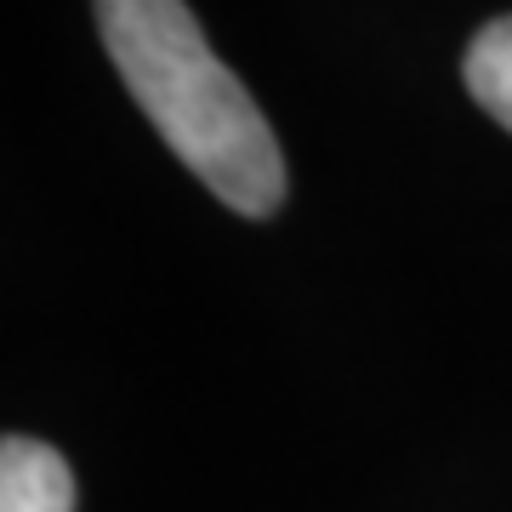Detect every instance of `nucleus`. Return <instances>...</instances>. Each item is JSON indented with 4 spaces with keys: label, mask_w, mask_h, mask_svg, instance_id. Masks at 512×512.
<instances>
[{
    "label": "nucleus",
    "mask_w": 512,
    "mask_h": 512,
    "mask_svg": "<svg viewBox=\"0 0 512 512\" xmlns=\"http://www.w3.org/2000/svg\"><path fill=\"white\" fill-rule=\"evenodd\" d=\"M0 512H74V473L52 444L6 433L0 444Z\"/></svg>",
    "instance_id": "f03ea898"
},
{
    "label": "nucleus",
    "mask_w": 512,
    "mask_h": 512,
    "mask_svg": "<svg viewBox=\"0 0 512 512\" xmlns=\"http://www.w3.org/2000/svg\"><path fill=\"white\" fill-rule=\"evenodd\" d=\"M467 92L495 126L512 131V18H495L467 46Z\"/></svg>",
    "instance_id": "7ed1b4c3"
},
{
    "label": "nucleus",
    "mask_w": 512,
    "mask_h": 512,
    "mask_svg": "<svg viewBox=\"0 0 512 512\" xmlns=\"http://www.w3.org/2000/svg\"><path fill=\"white\" fill-rule=\"evenodd\" d=\"M97 29L165 148L239 217H274L285 154L239 74L211 52L183 0H92Z\"/></svg>",
    "instance_id": "f257e3e1"
}]
</instances>
